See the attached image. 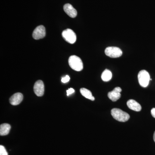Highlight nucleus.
<instances>
[{"label":"nucleus","instance_id":"17","mask_svg":"<svg viewBox=\"0 0 155 155\" xmlns=\"http://www.w3.org/2000/svg\"><path fill=\"white\" fill-rule=\"evenodd\" d=\"M67 95L69 96V95L72 94L73 93L75 92V90L72 88H70L67 91Z\"/></svg>","mask_w":155,"mask_h":155},{"label":"nucleus","instance_id":"6","mask_svg":"<svg viewBox=\"0 0 155 155\" xmlns=\"http://www.w3.org/2000/svg\"><path fill=\"white\" fill-rule=\"evenodd\" d=\"M45 35V28L43 25H39L37 27L32 34V37L35 40L44 38Z\"/></svg>","mask_w":155,"mask_h":155},{"label":"nucleus","instance_id":"5","mask_svg":"<svg viewBox=\"0 0 155 155\" xmlns=\"http://www.w3.org/2000/svg\"><path fill=\"white\" fill-rule=\"evenodd\" d=\"M106 55L111 58H118L122 54V50L116 47H109L105 50Z\"/></svg>","mask_w":155,"mask_h":155},{"label":"nucleus","instance_id":"11","mask_svg":"<svg viewBox=\"0 0 155 155\" xmlns=\"http://www.w3.org/2000/svg\"><path fill=\"white\" fill-rule=\"evenodd\" d=\"M127 105L130 110L136 112H139L141 110L140 105L134 100H129L127 101Z\"/></svg>","mask_w":155,"mask_h":155},{"label":"nucleus","instance_id":"9","mask_svg":"<svg viewBox=\"0 0 155 155\" xmlns=\"http://www.w3.org/2000/svg\"><path fill=\"white\" fill-rule=\"evenodd\" d=\"M23 95L20 93H17L12 96L9 100L10 104L12 105H19L23 100Z\"/></svg>","mask_w":155,"mask_h":155},{"label":"nucleus","instance_id":"3","mask_svg":"<svg viewBox=\"0 0 155 155\" xmlns=\"http://www.w3.org/2000/svg\"><path fill=\"white\" fill-rule=\"evenodd\" d=\"M138 80L140 86L143 87H147L150 80L149 73L146 70H141L138 74Z\"/></svg>","mask_w":155,"mask_h":155},{"label":"nucleus","instance_id":"15","mask_svg":"<svg viewBox=\"0 0 155 155\" xmlns=\"http://www.w3.org/2000/svg\"><path fill=\"white\" fill-rule=\"evenodd\" d=\"M0 155H8L5 148L3 146H0Z\"/></svg>","mask_w":155,"mask_h":155},{"label":"nucleus","instance_id":"10","mask_svg":"<svg viewBox=\"0 0 155 155\" xmlns=\"http://www.w3.org/2000/svg\"><path fill=\"white\" fill-rule=\"evenodd\" d=\"M64 9L65 13L71 18H75L77 16V11L70 4H67L64 5Z\"/></svg>","mask_w":155,"mask_h":155},{"label":"nucleus","instance_id":"13","mask_svg":"<svg viewBox=\"0 0 155 155\" xmlns=\"http://www.w3.org/2000/svg\"><path fill=\"white\" fill-rule=\"evenodd\" d=\"M80 91L81 95L86 98L93 101L95 100L94 97L93 96L91 91L85 88H81Z\"/></svg>","mask_w":155,"mask_h":155},{"label":"nucleus","instance_id":"19","mask_svg":"<svg viewBox=\"0 0 155 155\" xmlns=\"http://www.w3.org/2000/svg\"><path fill=\"white\" fill-rule=\"evenodd\" d=\"M153 140H154V142H155V131L154 132V134H153Z\"/></svg>","mask_w":155,"mask_h":155},{"label":"nucleus","instance_id":"4","mask_svg":"<svg viewBox=\"0 0 155 155\" xmlns=\"http://www.w3.org/2000/svg\"><path fill=\"white\" fill-rule=\"evenodd\" d=\"M62 35L64 39L69 43L73 44L76 41V34L72 29L68 28L64 30L62 32Z\"/></svg>","mask_w":155,"mask_h":155},{"label":"nucleus","instance_id":"16","mask_svg":"<svg viewBox=\"0 0 155 155\" xmlns=\"http://www.w3.org/2000/svg\"><path fill=\"white\" fill-rule=\"evenodd\" d=\"M69 80H70V77H69V75H67L65 77L62 78L61 81L63 83H66L69 81Z\"/></svg>","mask_w":155,"mask_h":155},{"label":"nucleus","instance_id":"1","mask_svg":"<svg viewBox=\"0 0 155 155\" xmlns=\"http://www.w3.org/2000/svg\"><path fill=\"white\" fill-rule=\"evenodd\" d=\"M111 115L114 119L120 122H125L130 118L129 114L122 110L114 108L111 110Z\"/></svg>","mask_w":155,"mask_h":155},{"label":"nucleus","instance_id":"12","mask_svg":"<svg viewBox=\"0 0 155 155\" xmlns=\"http://www.w3.org/2000/svg\"><path fill=\"white\" fill-rule=\"evenodd\" d=\"M11 125L7 123L2 124L0 126V135L5 136L8 135L11 130Z\"/></svg>","mask_w":155,"mask_h":155},{"label":"nucleus","instance_id":"18","mask_svg":"<svg viewBox=\"0 0 155 155\" xmlns=\"http://www.w3.org/2000/svg\"><path fill=\"white\" fill-rule=\"evenodd\" d=\"M151 114L153 117L155 118V108H153L151 110Z\"/></svg>","mask_w":155,"mask_h":155},{"label":"nucleus","instance_id":"7","mask_svg":"<svg viewBox=\"0 0 155 155\" xmlns=\"http://www.w3.org/2000/svg\"><path fill=\"white\" fill-rule=\"evenodd\" d=\"M34 91L35 94L38 97L42 96L44 94V84L41 80H38L35 84Z\"/></svg>","mask_w":155,"mask_h":155},{"label":"nucleus","instance_id":"14","mask_svg":"<svg viewBox=\"0 0 155 155\" xmlns=\"http://www.w3.org/2000/svg\"><path fill=\"white\" fill-rule=\"evenodd\" d=\"M112 78V73L110 70L106 69L103 72L101 75V78L103 81H110Z\"/></svg>","mask_w":155,"mask_h":155},{"label":"nucleus","instance_id":"8","mask_svg":"<svg viewBox=\"0 0 155 155\" xmlns=\"http://www.w3.org/2000/svg\"><path fill=\"white\" fill-rule=\"evenodd\" d=\"M122 90L121 87H115L112 91L109 92L108 94V97L112 101H116L121 97V95L120 93L122 91Z\"/></svg>","mask_w":155,"mask_h":155},{"label":"nucleus","instance_id":"2","mask_svg":"<svg viewBox=\"0 0 155 155\" xmlns=\"http://www.w3.org/2000/svg\"><path fill=\"white\" fill-rule=\"evenodd\" d=\"M69 64L70 67L75 71L79 72L83 69V64L82 61L78 56L72 55L69 57Z\"/></svg>","mask_w":155,"mask_h":155}]
</instances>
